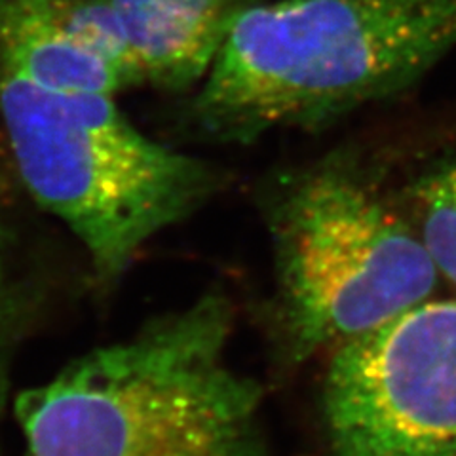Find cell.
Returning a JSON list of instances; mask_svg holds the SVG:
<instances>
[{
	"mask_svg": "<svg viewBox=\"0 0 456 456\" xmlns=\"http://www.w3.org/2000/svg\"><path fill=\"white\" fill-rule=\"evenodd\" d=\"M456 48V0H274L249 6L196 88L211 142L323 130L419 82Z\"/></svg>",
	"mask_w": 456,
	"mask_h": 456,
	"instance_id": "6da1fadb",
	"label": "cell"
},
{
	"mask_svg": "<svg viewBox=\"0 0 456 456\" xmlns=\"http://www.w3.org/2000/svg\"><path fill=\"white\" fill-rule=\"evenodd\" d=\"M232 320L209 291L21 392L25 456H268L261 390L226 362Z\"/></svg>",
	"mask_w": 456,
	"mask_h": 456,
	"instance_id": "7a4b0ae2",
	"label": "cell"
},
{
	"mask_svg": "<svg viewBox=\"0 0 456 456\" xmlns=\"http://www.w3.org/2000/svg\"><path fill=\"white\" fill-rule=\"evenodd\" d=\"M0 118L27 191L77 236L107 289L223 184L211 164L141 134L110 95L50 90L0 65Z\"/></svg>",
	"mask_w": 456,
	"mask_h": 456,
	"instance_id": "3957f363",
	"label": "cell"
},
{
	"mask_svg": "<svg viewBox=\"0 0 456 456\" xmlns=\"http://www.w3.org/2000/svg\"><path fill=\"white\" fill-rule=\"evenodd\" d=\"M263 217L276 322L295 362L375 330L428 301L437 285L419 231L350 149L270 183Z\"/></svg>",
	"mask_w": 456,
	"mask_h": 456,
	"instance_id": "277c9868",
	"label": "cell"
},
{
	"mask_svg": "<svg viewBox=\"0 0 456 456\" xmlns=\"http://www.w3.org/2000/svg\"><path fill=\"white\" fill-rule=\"evenodd\" d=\"M333 456H456V298L340 345L323 382Z\"/></svg>",
	"mask_w": 456,
	"mask_h": 456,
	"instance_id": "5b68a950",
	"label": "cell"
},
{
	"mask_svg": "<svg viewBox=\"0 0 456 456\" xmlns=\"http://www.w3.org/2000/svg\"><path fill=\"white\" fill-rule=\"evenodd\" d=\"M142 69L145 86L198 88L234 23L259 0H110Z\"/></svg>",
	"mask_w": 456,
	"mask_h": 456,
	"instance_id": "8992f818",
	"label": "cell"
},
{
	"mask_svg": "<svg viewBox=\"0 0 456 456\" xmlns=\"http://www.w3.org/2000/svg\"><path fill=\"white\" fill-rule=\"evenodd\" d=\"M419 234L441 276L456 285V160L420 177L409 189Z\"/></svg>",
	"mask_w": 456,
	"mask_h": 456,
	"instance_id": "52a82bcc",
	"label": "cell"
},
{
	"mask_svg": "<svg viewBox=\"0 0 456 456\" xmlns=\"http://www.w3.org/2000/svg\"><path fill=\"white\" fill-rule=\"evenodd\" d=\"M0 291H3V266H0Z\"/></svg>",
	"mask_w": 456,
	"mask_h": 456,
	"instance_id": "ba28073f",
	"label": "cell"
}]
</instances>
